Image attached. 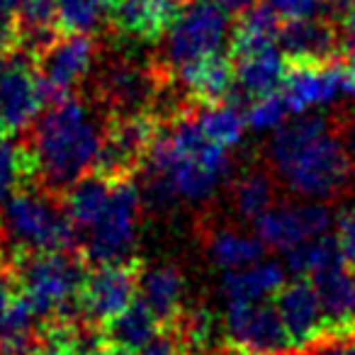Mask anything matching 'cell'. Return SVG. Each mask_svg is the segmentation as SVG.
Listing matches in <instances>:
<instances>
[{
    "instance_id": "obj_9",
    "label": "cell",
    "mask_w": 355,
    "mask_h": 355,
    "mask_svg": "<svg viewBox=\"0 0 355 355\" xmlns=\"http://www.w3.org/2000/svg\"><path fill=\"white\" fill-rule=\"evenodd\" d=\"M168 76L171 71L161 64L139 66L134 61H112L100 73V100L114 114L151 112Z\"/></svg>"
},
{
    "instance_id": "obj_19",
    "label": "cell",
    "mask_w": 355,
    "mask_h": 355,
    "mask_svg": "<svg viewBox=\"0 0 355 355\" xmlns=\"http://www.w3.org/2000/svg\"><path fill=\"white\" fill-rule=\"evenodd\" d=\"M324 306V329H340L355 324V272L348 263L326 268L309 277Z\"/></svg>"
},
{
    "instance_id": "obj_13",
    "label": "cell",
    "mask_w": 355,
    "mask_h": 355,
    "mask_svg": "<svg viewBox=\"0 0 355 355\" xmlns=\"http://www.w3.org/2000/svg\"><path fill=\"white\" fill-rule=\"evenodd\" d=\"M277 46L290 64H331L343 56L340 30L326 17L285 20L277 35Z\"/></svg>"
},
{
    "instance_id": "obj_20",
    "label": "cell",
    "mask_w": 355,
    "mask_h": 355,
    "mask_svg": "<svg viewBox=\"0 0 355 355\" xmlns=\"http://www.w3.org/2000/svg\"><path fill=\"white\" fill-rule=\"evenodd\" d=\"M285 285V270L275 261L253 263L241 270H229L222 282V292L229 304H251L275 297Z\"/></svg>"
},
{
    "instance_id": "obj_23",
    "label": "cell",
    "mask_w": 355,
    "mask_h": 355,
    "mask_svg": "<svg viewBox=\"0 0 355 355\" xmlns=\"http://www.w3.org/2000/svg\"><path fill=\"white\" fill-rule=\"evenodd\" d=\"M112 183L110 178L100 175V173H88L80 180H76L69 190H66L64 207L66 214L73 222L78 236L83 232H88L95 222L100 219V214L105 212L110 202V195H112Z\"/></svg>"
},
{
    "instance_id": "obj_26",
    "label": "cell",
    "mask_w": 355,
    "mask_h": 355,
    "mask_svg": "<svg viewBox=\"0 0 355 355\" xmlns=\"http://www.w3.org/2000/svg\"><path fill=\"white\" fill-rule=\"evenodd\" d=\"M209 258L224 270H241L253 263H261L266 256V243L261 239L246 236V234L219 229L207 241Z\"/></svg>"
},
{
    "instance_id": "obj_11",
    "label": "cell",
    "mask_w": 355,
    "mask_h": 355,
    "mask_svg": "<svg viewBox=\"0 0 355 355\" xmlns=\"http://www.w3.org/2000/svg\"><path fill=\"white\" fill-rule=\"evenodd\" d=\"M331 222H334V217H331L329 207L316 202V200H311V202H282L272 205L256 219V234L268 248L287 253L300 243L326 234Z\"/></svg>"
},
{
    "instance_id": "obj_5",
    "label": "cell",
    "mask_w": 355,
    "mask_h": 355,
    "mask_svg": "<svg viewBox=\"0 0 355 355\" xmlns=\"http://www.w3.org/2000/svg\"><path fill=\"white\" fill-rule=\"evenodd\" d=\"M141 193L134 178L114 180L112 195L100 219L78 236V253L90 266L127 261L137 241Z\"/></svg>"
},
{
    "instance_id": "obj_44",
    "label": "cell",
    "mask_w": 355,
    "mask_h": 355,
    "mask_svg": "<svg viewBox=\"0 0 355 355\" xmlns=\"http://www.w3.org/2000/svg\"><path fill=\"white\" fill-rule=\"evenodd\" d=\"M350 137H353V146H355V122H353V134H350Z\"/></svg>"
},
{
    "instance_id": "obj_43",
    "label": "cell",
    "mask_w": 355,
    "mask_h": 355,
    "mask_svg": "<svg viewBox=\"0 0 355 355\" xmlns=\"http://www.w3.org/2000/svg\"><path fill=\"white\" fill-rule=\"evenodd\" d=\"M266 355H292L290 350H277V353H266Z\"/></svg>"
},
{
    "instance_id": "obj_29",
    "label": "cell",
    "mask_w": 355,
    "mask_h": 355,
    "mask_svg": "<svg viewBox=\"0 0 355 355\" xmlns=\"http://www.w3.org/2000/svg\"><path fill=\"white\" fill-rule=\"evenodd\" d=\"M272 198H275V188L270 175L266 173H246L234 185V207L243 219H251V222H256L266 209L272 207Z\"/></svg>"
},
{
    "instance_id": "obj_35",
    "label": "cell",
    "mask_w": 355,
    "mask_h": 355,
    "mask_svg": "<svg viewBox=\"0 0 355 355\" xmlns=\"http://www.w3.org/2000/svg\"><path fill=\"white\" fill-rule=\"evenodd\" d=\"M336 236H338L345 263L355 268V209L338 214V219H336Z\"/></svg>"
},
{
    "instance_id": "obj_7",
    "label": "cell",
    "mask_w": 355,
    "mask_h": 355,
    "mask_svg": "<svg viewBox=\"0 0 355 355\" xmlns=\"http://www.w3.org/2000/svg\"><path fill=\"white\" fill-rule=\"evenodd\" d=\"M158 124L161 122L153 112H127L110 117L95 173L110 180L134 178L141 163H146V153L158 132Z\"/></svg>"
},
{
    "instance_id": "obj_6",
    "label": "cell",
    "mask_w": 355,
    "mask_h": 355,
    "mask_svg": "<svg viewBox=\"0 0 355 355\" xmlns=\"http://www.w3.org/2000/svg\"><path fill=\"white\" fill-rule=\"evenodd\" d=\"M232 35V12L214 0H193L175 25L166 32L161 66L175 73L180 66L222 51L227 37Z\"/></svg>"
},
{
    "instance_id": "obj_40",
    "label": "cell",
    "mask_w": 355,
    "mask_h": 355,
    "mask_svg": "<svg viewBox=\"0 0 355 355\" xmlns=\"http://www.w3.org/2000/svg\"><path fill=\"white\" fill-rule=\"evenodd\" d=\"M343 93L355 95V61H343Z\"/></svg>"
},
{
    "instance_id": "obj_10",
    "label": "cell",
    "mask_w": 355,
    "mask_h": 355,
    "mask_svg": "<svg viewBox=\"0 0 355 355\" xmlns=\"http://www.w3.org/2000/svg\"><path fill=\"white\" fill-rule=\"evenodd\" d=\"M141 280V268L134 261H117L95 266L85 272L80 285V311L90 321L105 326L112 316L134 302Z\"/></svg>"
},
{
    "instance_id": "obj_3",
    "label": "cell",
    "mask_w": 355,
    "mask_h": 355,
    "mask_svg": "<svg viewBox=\"0 0 355 355\" xmlns=\"http://www.w3.org/2000/svg\"><path fill=\"white\" fill-rule=\"evenodd\" d=\"M10 266L17 277L20 297L32 306L40 321L80 316V285H83V256L76 248L64 251L12 253Z\"/></svg>"
},
{
    "instance_id": "obj_22",
    "label": "cell",
    "mask_w": 355,
    "mask_h": 355,
    "mask_svg": "<svg viewBox=\"0 0 355 355\" xmlns=\"http://www.w3.org/2000/svg\"><path fill=\"white\" fill-rule=\"evenodd\" d=\"M185 280L175 266H156L141 270L139 280V295L141 302L156 314L161 326L171 324L180 314V302H183Z\"/></svg>"
},
{
    "instance_id": "obj_28",
    "label": "cell",
    "mask_w": 355,
    "mask_h": 355,
    "mask_svg": "<svg viewBox=\"0 0 355 355\" xmlns=\"http://www.w3.org/2000/svg\"><path fill=\"white\" fill-rule=\"evenodd\" d=\"M35 178V161L27 144L0 137V207L12 198L27 180Z\"/></svg>"
},
{
    "instance_id": "obj_36",
    "label": "cell",
    "mask_w": 355,
    "mask_h": 355,
    "mask_svg": "<svg viewBox=\"0 0 355 355\" xmlns=\"http://www.w3.org/2000/svg\"><path fill=\"white\" fill-rule=\"evenodd\" d=\"M17 295H20V290H17L15 270H12L10 261H3V258H0V319H3V314L12 306Z\"/></svg>"
},
{
    "instance_id": "obj_37",
    "label": "cell",
    "mask_w": 355,
    "mask_h": 355,
    "mask_svg": "<svg viewBox=\"0 0 355 355\" xmlns=\"http://www.w3.org/2000/svg\"><path fill=\"white\" fill-rule=\"evenodd\" d=\"M340 30V46H343V56L348 61H355V6L343 20L338 22Z\"/></svg>"
},
{
    "instance_id": "obj_21",
    "label": "cell",
    "mask_w": 355,
    "mask_h": 355,
    "mask_svg": "<svg viewBox=\"0 0 355 355\" xmlns=\"http://www.w3.org/2000/svg\"><path fill=\"white\" fill-rule=\"evenodd\" d=\"M280 20L282 17L268 3H253L248 10H243L239 20H234L232 35H229L232 59L277 44V35L282 27Z\"/></svg>"
},
{
    "instance_id": "obj_8",
    "label": "cell",
    "mask_w": 355,
    "mask_h": 355,
    "mask_svg": "<svg viewBox=\"0 0 355 355\" xmlns=\"http://www.w3.org/2000/svg\"><path fill=\"white\" fill-rule=\"evenodd\" d=\"M95 61V40L85 32H64L40 56H37V76L44 107L71 98L76 83L88 76Z\"/></svg>"
},
{
    "instance_id": "obj_17",
    "label": "cell",
    "mask_w": 355,
    "mask_h": 355,
    "mask_svg": "<svg viewBox=\"0 0 355 355\" xmlns=\"http://www.w3.org/2000/svg\"><path fill=\"white\" fill-rule=\"evenodd\" d=\"M175 76L185 85L193 103L198 105L224 103L236 88V66L232 56L222 51H214V54L180 66Z\"/></svg>"
},
{
    "instance_id": "obj_25",
    "label": "cell",
    "mask_w": 355,
    "mask_h": 355,
    "mask_svg": "<svg viewBox=\"0 0 355 355\" xmlns=\"http://www.w3.org/2000/svg\"><path fill=\"white\" fill-rule=\"evenodd\" d=\"M195 119H198L205 137L224 148L236 146L243 139V129L248 124L246 112H241V103L234 98L217 105H198Z\"/></svg>"
},
{
    "instance_id": "obj_34",
    "label": "cell",
    "mask_w": 355,
    "mask_h": 355,
    "mask_svg": "<svg viewBox=\"0 0 355 355\" xmlns=\"http://www.w3.org/2000/svg\"><path fill=\"white\" fill-rule=\"evenodd\" d=\"M141 355H190L180 336L171 326H161L156 336L141 348Z\"/></svg>"
},
{
    "instance_id": "obj_1",
    "label": "cell",
    "mask_w": 355,
    "mask_h": 355,
    "mask_svg": "<svg viewBox=\"0 0 355 355\" xmlns=\"http://www.w3.org/2000/svg\"><path fill=\"white\" fill-rule=\"evenodd\" d=\"M270 161L300 198L334 200L350 185L353 161L326 114H304L282 124L270 141Z\"/></svg>"
},
{
    "instance_id": "obj_39",
    "label": "cell",
    "mask_w": 355,
    "mask_h": 355,
    "mask_svg": "<svg viewBox=\"0 0 355 355\" xmlns=\"http://www.w3.org/2000/svg\"><path fill=\"white\" fill-rule=\"evenodd\" d=\"M214 3H219V6H222L227 12H232V15H241V12L248 10L256 0H214Z\"/></svg>"
},
{
    "instance_id": "obj_4",
    "label": "cell",
    "mask_w": 355,
    "mask_h": 355,
    "mask_svg": "<svg viewBox=\"0 0 355 355\" xmlns=\"http://www.w3.org/2000/svg\"><path fill=\"white\" fill-rule=\"evenodd\" d=\"M0 224L6 246L12 253L64 251L78 243V232L59 202V195L46 188H20L3 207Z\"/></svg>"
},
{
    "instance_id": "obj_45",
    "label": "cell",
    "mask_w": 355,
    "mask_h": 355,
    "mask_svg": "<svg viewBox=\"0 0 355 355\" xmlns=\"http://www.w3.org/2000/svg\"><path fill=\"white\" fill-rule=\"evenodd\" d=\"M0 137H3V129H0Z\"/></svg>"
},
{
    "instance_id": "obj_24",
    "label": "cell",
    "mask_w": 355,
    "mask_h": 355,
    "mask_svg": "<svg viewBox=\"0 0 355 355\" xmlns=\"http://www.w3.org/2000/svg\"><path fill=\"white\" fill-rule=\"evenodd\" d=\"M103 331L105 343H112L119 345V348L139 353L161 331V321L156 319V314L141 300H134L127 309L119 311L117 316H112L103 326Z\"/></svg>"
},
{
    "instance_id": "obj_14",
    "label": "cell",
    "mask_w": 355,
    "mask_h": 355,
    "mask_svg": "<svg viewBox=\"0 0 355 355\" xmlns=\"http://www.w3.org/2000/svg\"><path fill=\"white\" fill-rule=\"evenodd\" d=\"M282 98L295 114H302L316 105L331 103L343 93V61L331 64H290L282 80Z\"/></svg>"
},
{
    "instance_id": "obj_27",
    "label": "cell",
    "mask_w": 355,
    "mask_h": 355,
    "mask_svg": "<svg viewBox=\"0 0 355 355\" xmlns=\"http://www.w3.org/2000/svg\"><path fill=\"white\" fill-rule=\"evenodd\" d=\"M340 263H345V258L340 251L338 236H329V234L309 239V241L287 251V268L297 277H314L316 272L340 266Z\"/></svg>"
},
{
    "instance_id": "obj_18",
    "label": "cell",
    "mask_w": 355,
    "mask_h": 355,
    "mask_svg": "<svg viewBox=\"0 0 355 355\" xmlns=\"http://www.w3.org/2000/svg\"><path fill=\"white\" fill-rule=\"evenodd\" d=\"M236 66V93L246 100L277 93L287 73V59L277 44L234 59Z\"/></svg>"
},
{
    "instance_id": "obj_32",
    "label": "cell",
    "mask_w": 355,
    "mask_h": 355,
    "mask_svg": "<svg viewBox=\"0 0 355 355\" xmlns=\"http://www.w3.org/2000/svg\"><path fill=\"white\" fill-rule=\"evenodd\" d=\"M302 355H355V324L324 329L316 338L302 345Z\"/></svg>"
},
{
    "instance_id": "obj_42",
    "label": "cell",
    "mask_w": 355,
    "mask_h": 355,
    "mask_svg": "<svg viewBox=\"0 0 355 355\" xmlns=\"http://www.w3.org/2000/svg\"><path fill=\"white\" fill-rule=\"evenodd\" d=\"M25 0H0V15H15Z\"/></svg>"
},
{
    "instance_id": "obj_16",
    "label": "cell",
    "mask_w": 355,
    "mask_h": 355,
    "mask_svg": "<svg viewBox=\"0 0 355 355\" xmlns=\"http://www.w3.org/2000/svg\"><path fill=\"white\" fill-rule=\"evenodd\" d=\"M185 0H117L110 12L112 27L139 42H158L175 25Z\"/></svg>"
},
{
    "instance_id": "obj_15",
    "label": "cell",
    "mask_w": 355,
    "mask_h": 355,
    "mask_svg": "<svg viewBox=\"0 0 355 355\" xmlns=\"http://www.w3.org/2000/svg\"><path fill=\"white\" fill-rule=\"evenodd\" d=\"M275 306L290 334L292 345L302 348L324 331V306L319 292L309 277H297L290 285H282L275 295Z\"/></svg>"
},
{
    "instance_id": "obj_33",
    "label": "cell",
    "mask_w": 355,
    "mask_h": 355,
    "mask_svg": "<svg viewBox=\"0 0 355 355\" xmlns=\"http://www.w3.org/2000/svg\"><path fill=\"white\" fill-rule=\"evenodd\" d=\"M282 20L324 17V0H266Z\"/></svg>"
},
{
    "instance_id": "obj_31",
    "label": "cell",
    "mask_w": 355,
    "mask_h": 355,
    "mask_svg": "<svg viewBox=\"0 0 355 355\" xmlns=\"http://www.w3.org/2000/svg\"><path fill=\"white\" fill-rule=\"evenodd\" d=\"M290 105L282 98V93H270L256 98L248 105L246 122L248 127H253L256 132H266V129H280L285 124L287 114H290Z\"/></svg>"
},
{
    "instance_id": "obj_30",
    "label": "cell",
    "mask_w": 355,
    "mask_h": 355,
    "mask_svg": "<svg viewBox=\"0 0 355 355\" xmlns=\"http://www.w3.org/2000/svg\"><path fill=\"white\" fill-rule=\"evenodd\" d=\"M117 0H56L61 32H85L90 35L110 17Z\"/></svg>"
},
{
    "instance_id": "obj_2",
    "label": "cell",
    "mask_w": 355,
    "mask_h": 355,
    "mask_svg": "<svg viewBox=\"0 0 355 355\" xmlns=\"http://www.w3.org/2000/svg\"><path fill=\"white\" fill-rule=\"evenodd\" d=\"M100 112L80 98H66L51 105L32 124L30 153L35 161V178L51 193H66L76 180L95 171L105 139Z\"/></svg>"
},
{
    "instance_id": "obj_12",
    "label": "cell",
    "mask_w": 355,
    "mask_h": 355,
    "mask_svg": "<svg viewBox=\"0 0 355 355\" xmlns=\"http://www.w3.org/2000/svg\"><path fill=\"white\" fill-rule=\"evenodd\" d=\"M227 336L234 345L253 355L277 353L292 348L290 334L280 319V311L270 302H251V304H229Z\"/></svg>"
},
{
    "instance_id": "obj_41",
    "label": "cell",
    "mask_w": 355,
    "mask_h": 355,
    "mask_svg": "<svg viewBox=\"0 0 355 355\" xmlns=\"http://www.w3.org/2000/svg\"><path fill=\"white\" fill-rule=\"evenodd\" d=\"M90 355H137V353H134V350H127V348H119V345H112V343H103Z\"/></svg>"
},
{
    "instance_id": "obj_38",
    "label": "cell",
    "mask_w": 355,
    "mask_h": 355,
    "mask_svg": "<svg viewBox=\"0 0 355 355\" xmlns=\"http://www.w3.org/2000/svg\"><path fill=\"white\" fill-rule=\"evenodd\" d=\"M32 355H73L69 348H66L64 343H59L56 338H51V336H46V334H42V340H40V345L35 348V353Z\"/></svg>"
}]
</instances>
